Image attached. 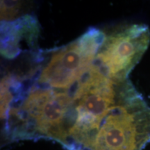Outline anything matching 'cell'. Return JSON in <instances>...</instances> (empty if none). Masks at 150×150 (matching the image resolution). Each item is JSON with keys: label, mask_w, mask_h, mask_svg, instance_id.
Returning a JSON list of instances; mask_svg holds the SVG:
<instances>
[{"label": "cell", "mask_w": 150, "mask_h": 150, "mask_svg": "<svg viewBox=\"0 0 150 150\" xmlns=\"http://www.w3.org/2000/svg\"><path fill=\"white\" fill-rule=\"evenodd\" d=\"M150 138V108L138 95L115 104L104 120L92 150H137Z\"/></svg>", "instance_id": "2"}, {"label": "cell", "mask_w": 150, "mask_h": 150, "mask_svg": "<svg viewBox=\"0 0 150 150\" xmlns=\"http://www.w3.org/2000/svg\"><path fill=\"white\" fill-rule=\"evenodd\" d=\"M22 8V3L18 1H1V20L8 21L18 16Z\"/></svg>", "instance_id": "6"}, {"label": "cell", "mask_w": 150, "mask_h": 150, "mask_svg": "<svg viewBox=\"0 0 150 150\" xmlns=\"http://www.w3.org/2000/svg\"><path fill=\"white\" fill-rule=\"evenodd\" d=\"M150 31L142 24L118 27L104 35L95 59L96 65L108 77L115 81L127 79V75L147 50Z\"/></svg>", "instance_id": "4"}, {"label": "cell", "mask_w": 150, "mask_h": 150, "mask_svg": "<svg viewBox=\"0 0 150 150\" xmlns=\"http://www.w3.org/2000/svg\"><path fill=\"white\" fill-rule=\"evenodd\" d=\"M75 103L69 93L53 90L35 89L31 91L15 115L33 125L39 134L60 140L66 141L70 136L67 122L70 120Z\"/></svg>", "instance_id": "5"}, {"label": "cell", "mask_w": 150, "mask_h": 150, "mask_svg": "<svg viewBox=\"0 0 150 150\" xmlns=\"http://www.w3.org/2000/svg\"><path fill=\"white\" fill-rule=\"evenodd\" d=\"M136 94L127 79H112L96 65H93L75 88L73 97L76 119L70 136L81 145L91 148L100 125L112 108Z\"/></svg>", "instance_id": "1"}, {"label": "cell", "mask_w": 150, "mask_h": 150, "mask_svg": "<svg viewBox=\"0 0 150 150\" xmlns=\"http://www.w3.org/2000/svg\"><path fill=\"white\" fill-rule=\"evenodd\" d=\"M104 37L99 30L92 29L54 53L41 72L39 82L60 89L78 83L93 66Z\"/></svg>", "instance_id": "3"}]
</instances>
